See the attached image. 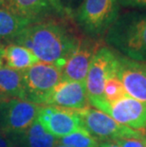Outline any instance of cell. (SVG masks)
Listing matches in <instances>:
<instances>
[{
    "mask_svg": "<svg viewBox=\"0 0 146 147\" xmlns=\"http://www.w3.org/2000/svg\"><path fill=\"white\" fill-rule=\"evenodd\" d=\"M46 105L76 111L90 107L85 82L62 80L52 90Z\"/></svg>",
    "mask_w": 146,
    "mask_h": 147,
    "instance_id": "obj_12",
    "label": "cell"
},
{
    "mask_svg": "<svg viewBox=\"0 0 146 147\" xmlns=\"http://www.w3.org/2000/svg\"><path fill=\"white\" fill-rule=\"evenodd\" d=\"M142 142H143V143H144V146L146 147V136H144L143 138H142Z\"/></svg>",
    "mask_w": 146,
    "mask_h": 147,
    "instance_id": "obj_27",
    "label": "cell"
},
{
    "mask_svg": "<svg viewBox=\"0 0 146 147\" xmlns=\"http://www.w3.org/2000/svg\"><path fill=\"white\" fill-rule=\"evenodd\" d=\"M3 62H4V59H3V49L0 47V67H3Z\"/></svg>",
    "mask_w": 146,
    "mask_h": 147,
    "instance_id": "obj_24",
    "label": "cell"
},
{
    "mask_svg": "<svg viewBox=\"0 0 146 147\" xmlns=\"http://www.w3.org/2000/svg\"><path fill=\"white\" fill-rule=\"evenodd\" d=\"M37 120L48 133L57 139L85 129L78 112L58 106H41Z\"/></svg>",
    "mask_w": 146,
    "mask_h": 147,
    "instance_id": "obj_10",
    "label": "cell"
},
{
    "mask_svg": "<svg viewBox=\"0 0 146 147\" xmlns=\"http://www.w3.org/2000/svg\"><path fill=\"white\" fill-rule=\"evenodd\" d=\"M58 143L68 147H99L101 142L90 135L85 129H82L58 139Z\"/></svg>",
    "mask_w": 146,
    "mask_h": 147,
    "instance_id": "obj_18",
    "label": "cell"
},
{
    "mask_svg": "<svg viewBox=\"0 0 146 147\" xmlns=\"http://www.w3.org/2000/svg\"><path fill=\"white\" fill-rule=\"evenodd\" d=\"M102 46L101 39L81 36L75 51L62 69V80L85 82L92 59Z\"/></svg>",
    "mask_w": 146,
    "mask_h": 147,
    "instance_id": "obj_11",
    "label": "cell"
},
{
    "mask_svg": "<svg viewBox=\"0 0 146 147\" xmlns=\"http://www.w3.org/2000/svg\"><path fill=\"white\" fill-rule=\"evenodd\" d=\"M117 76L127 95L146 104V63L119 55Z\"/></svg>",
    "mask_w": 146,
    "mask_h": 147,
    "instance_id": "obj_13",
    "label": "cell"
},
{
    "mask_svg": "<svg viewBox=\"0 0 146 147\" xmlns=\"http://www.w3.org/2000/svg\"><path fill=\"white\" fill-rule=\"evenodd\" d=\"M119 4L126 8L146 9V0H118Z\"/></svg>",
    "mask_w": 146,
    "mask_h": 147,
    "instance_id": "obj_21",
    "label": "cell"
},
{
    "mask_svg": "<svg viewBox=\"0 0 146 147\" xmlns=\"http://www.w3.org/2000/svg\"><path fill=\"white\" fill-rule=\"evenodd\" d=\"M119 11L118 0H83L71 16L83 35L100 39L119 17Z\"/></svg>",
    "mask_w": 146,
    "mask_h": 147,
    "instance_id": "obj_3",
    "label": "cell"
},
{
    "mask_svg": "<svg viewBox=\"0 0 146 147\" xmlns=\"http://www.w3.org/2000/svg\"><path fill=\"white\" fill-rule=\"evenodd\" d=\"M55 147H68V146H66V145H63V144H59V143H58V144H57L56 146H55Z\"/></svg>",
    "mask_w": 146,
    "mask_h": 147,
    "instance_id": "obj_28",
    "label": "cell"
},
{
    "mask_svg": "<svg viewBox=\"0 0 146 147\" xmlns=\"http://www.w3.org/2000/svg\"><path fill=\"white\" fill-rule=\"evenodd\" d=\"M99 147H120L114 142H102Z\"/></svg>",
    "mask_w": 146,
    "mask_h": 147,
    "instance_id": "obj_23",
    "label": "cell"
},
{
    "mask_svg": "<svg viewBox=\"0 0 146 147\" xmlns=\"http://www.w3.org/2000/svg\"><path fill=\"white\" fill-rule=\"evenodd\" d=\"M120 147H145L142 139L138 138H126V139H119L114 140Z\"/></svg>",
    "mask_w": 146,
    "mask_h": 147,
    "instance_id": "obj_20",
    "label": "cell"
},
{
    "mask_svg": "<svg viewBox=\"0 0 146 147\" xmlns=\"http://www.w3.org/2000/svg\"><path fill=\"white\" fill-rule=\"evenodd\" d=\"M128 96L117 74L106 80L104 87V98L107 102H114Z\"/></svg>",
    "mask_w": 146,
    "mask_h": 147,
    "instance_id": "obj_19",
    "label": "cell"
},
{
    "mask_svg": "<svg viewBox=\"0 0 146 147\" xmlns=\"http://www.w3.org/2000/svg\"><path fill=\"white\" fill-rule=\"evenodd\" d=\"M7 100H8V99H6L5 97H3L2 95H0V107H1L2 105L4 104V102H5L6 101H7Z\"/></svg>",
    "mask_w": 146,
    "mask_h": 147,
    "instance_id": "obj_25",
    "label": "cell"
},
{
    "mask_svg": "<svg viewBox=\"0 0 146 147\" xmlns=\"http://www.w3.org/2000/svg\"><path fill=\"white\" fill-rule=\"evenodd\" d=\"M11 147H25V146L21 145V144H19V143H17V142H14L13 144H12Z\"/></svg>",
    "mask_w": 146,
    "mask_h": 147,
    "instance_id": "obj_26",
    "label": "cell"
},
{
    "mask_svg": "<svg viewBox=\"0 0 146 147\" xmlns=\"http://www.w3.org/2000/svg\"><path fill=\"white\" fill-rule=\"evenodd\" d=\"M3 49V59L7 67L18 71H24L39 63V59L29 49L17 44H8L1 47Z\"/></svg>",
    "mask_w": 146,
    "mask_h": 147,
    "instance_id": "obj_14",
    "label": "cell"
},
{
    "mask_svg": "<svg viewBox=\"0 0 146 147\" xmlns=\"http://www.w3.org/2000/svg\"><path fill=\"white\" fill-rule=\"evenodd\" d=\"M119 55L109 47L102 45L93 57L85 78L89 98H102L107 79L117 74Z\"/></svg>",
    "mask_w": 146,
    "mask_h": 147,
    "instance_id": "obj_9",
    "label": "cell"
},
{
    "mask_svg": "<svg viewBox=\"0 0 146 147\" xmlns=\"http://www.w3.org/2000/svg\"><path fill=\"white\" fill-rule=\"evenodd\" d=\"M13 142L25 147H55L58 144V139L48 133L36 120L22 135L15 138Z\"/></svg>",
    "mask_w": 146,
    "mask_h": 147,
    "instance_id": "obj_16",
    "label": "cell"
},
{
    "mask_svg": "<svg viewBox=\"0 0 146 147\" xmlns=\"http://www.w3.org/2000/svg\"><path fill=\"white\" fill-rule=\"evenodd\" d=\"M0 6L29 24L51 17L71 16L62 0H0Z\"/></svg>",
    "mask_w": 146,
    "mask_h": 147,
    "instance_id": "obj_8",
    "label": "cell"
},
{
    "mask_svg": "<svg viewBox=\"0 0 146 147\" xmlns=\"http://www.w3.org/2000/svg\"><path fill=\"white\" fill-rule=\"evenodd\" d=\"M104 41L124 57L146 61V12L131 11L119 15L104 35Z\"/></svg>",
    "mask_w": 146,
    "mask_h": 147,
    "instance_id": "obj_2",
    "label": "cell"
},
{
    "mask_svg": "<svg viewBox=\"0 0 146 147\" xmlns=\"http://www.w3.org/2000/svg\"><path fill=\"white\" fill-rule=\"evenodd\" d=\"M29 25L8 9L0 6V47L11 44L15 37Z\"/></svg>",
    "mask_w": 146,
    "mask_h": 147,
    "instance_id": "obj_17",
    "label": "cell"
},
{
    "mask_svg": "<svg viewBox=\"0 0 146 147\" xmlns=\"http://www.w3.org/2000/svg\"><path fill=\"white\" fill-rule=\"evenodd\" d=\"M0 95L6 99L26 100L22 71L0 67Z\"/></svg>",
    "mask_w": 146,
    "mask_h": 147,
    "instance_id": "obj_15",
    "label": "cell"
},
{
    "mask_svg": "<svg viewBox=\"0 0 146 147\" xmlns=\"http://www.w3.org/2000/svg\"><path fill=\"white\" fill-rule=\"evenodd\" d=\"M72 16L51 17L30 24L13 40V44L29 49L43 63L62 70L78 45Z\"/></svg>",
    "mask_w": 146,
    "mask_h": 147,
    "instance_id": "obj_1",
    "label": "cell"
},
{
    "mask_svg": "<svg viewBox=\"0 0 146 147\" xmlns=\"http://www.w3.org/2000/svg\"><path fill=\"white\" fill-rule=\"evenodd\" d=\"M82 121L83 127L91 136L100 142H114L119 139L144 137L142 131H138L118 123L110 116L102 111L88 107L77 111Z\"/></svg>",
    "mask_w": 146,
    "mask_h": 147,
    "instance_id": "obj_5",
    "label": "cell"
},
{
    "mask_svg": "<svg viewBox=\"0 0 146 147\" xmlns=\"http://www.w3.org/2000/svg\"><path fill=\"white\" fill-rule=\"evenodd\" d=\"M13 143V140L10 137L0 131V147H11Z\"/></svg>",
    "mask_w": 146,
    "mask_h": 147,
    "instance_id": "obj_22",
    "label": "cell"
},
{
    "mask_svg": "<svg viewBox=\"0 0 146 147\" xmlns=\"http://www.w3.org/2000/svg\"><path fill=\"white\" fill-rule=\"evenodd\" d=\"M89 104L110 116L118 123L134 130L146 128V104L130 96L114 102L102 98H89Z\"/></svg>",
    "mask_w": 146,
    "mask_h": 147,
    "instance_id": "obj_6",
    "label": "cell"
},
{
    "mask_svg": "<svg viewBox=\"0 0 146 147\" xmlns=\"http://www.w3.org/2000/svg\"><path fill=\"white\" fill-rule=\"evenodd\" d=\"M40 108L26 100H7L0 107V131L13 140L37 120Z\"/></svg>",
    "mask_w": 146,
    "mask_h": 147,
    "instance_id": "obj_7",
    "label": "cell"
},
{
    "mask_svg": "<svg viewBox=\"0 0 146 147\" xmlns=\"http://www.w3.org/2000/svg\"><path fill=\"white\" fill-rule=\"evenodd\" d=\"M26 101L46 105L49 95L62 81V70L49 64H35L22 71Z\"/></svg>",
    "mask_w": 146,
    "mask_h": 147,
    "instance_id": "obj_4",
    "label": "cell"
}]
</instances>
